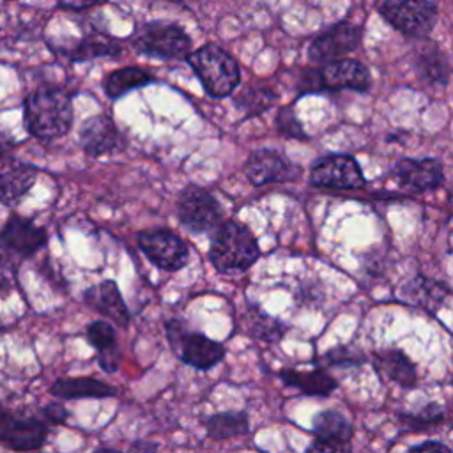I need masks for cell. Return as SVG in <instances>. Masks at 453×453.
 <instances>
[{
	"label": "cell",
	"instance_id": "1",
	"mask_svg": "<svg viewBox=\"0 0 453 453\" xmlns=\"http://www.w3.org/2000/svg\"><path fill=\"white\" fill-rule=\"evenodd\" d=\"M73 94L58 85L42 83L23 99V126L41 142L65 136L73 127Z\"/></svg>",
	"mask_w": 453,
	"mask_h": 453
},
{
	"label": "cell",
	"instance_id": "2",
	"mask_svg": "<svg viewBox=\"0 0 453 453\" xmlns=\"http://www.w3.org/2000/svg\"><path fill=\"white\" fill-rule=\"evenodd\" d=\"M260 257L257 239L248 226L237 221H223L212 235L209 260L221 274L248 271Z\"/></svg>",
	"mask_w": 453,
	"mask_h": 453
},
{
	"label": "cell",
	"instance_id": "3",
	"mask_svg": "<svg viewBox=\"0 0 453 453\" xmlns=\"http://www.w3.org/2000/svg\"><path fill=\"white\" fill-rule=\"evenodd\" d=\"M205 92L212 97L230 96L241 81L237 60L218 44H203L186 57Z\"/></svg>",
	"mask_w": 453,
	"mask_h": 453
},
{
	"label": "cell",
	"instance_id": "4",
	"mask_svg": "<svg viewBox=\"0 0 453 453\" xmlns=\"http://www.w3.org/2000/svg\"><path fill=\"white\" fill-rule=\"evenodd\" d=\"M131 46L136 53L159 60H182L191 53L189 35L170 21H145L131 34Z\"/></svg>",
	"mask_w": 453,
	"mask_h": 453
},
{
	"label": "cell",
	"instance_id": "5",
	"mask_svg": "<svg viewBox=\"0 0 453 453\" xmlns=\"http://www.w3.org/2000/svg\"><path fill=\"white\" fill-rule=\"evenodd\" d=\"M372 85L370 71L365 64L354 58H338L322 64L315 69L303 71L299 78V92L311 94L320 90H343L366 92Z\"/></svg>",
	"mask_w": 453,
	"mask_h": 453
},
{
	"label": "cell",
	"instance_id": "6",
	"mask_svg": "<svg viewBox=\"0 0 453 453\" xmlns=\"http://www.w3.org/2000/svg\"><path fill=\"white\" fill-rule=\"evenodd\" d=\"M165 329L172 350L184 365L207 372L225 359L226 352L223 343L211 340L203 333L189 331L184 320L172 319L166 322Z\"/></svg>",
	"mask_w": 453,
	"mask_h": 453
},
{
	"label": "cell",
	"instance_id": "7",
	"mask_svg": "<svg viewBox=\"0 0 453 453\" xmlns=\"http://www.w3.org/2000/svg\"><path fill=\"white\" fill-rule=\"evenodd\" d=\"M379 14L407 37H426L437 21V5L430 0H380Z\"/></svg>",
	"mask_w": 453,
	"mask_h": 453
},
{
	"label": "cell",
	"instance_id": "8",
	"mask_svg": "<svg viewBox=\"0 0 453 453\" xmlns=\"http://www.w3.org/2000/svg\"><path fill=\"white\" fill-rule=\"evenodd\" d=\"M177 218L188 232L207 234L223 223V211L209 189L189 184L179 193Z\"/></svg>",
	"mask_w": 453,
	"mask_h": 453
},
{
	"label": "cell",
	"instance_id": "9",
	"mask_svg": "<svg viewBox=\"0 0 453 453\" xmlns=\"http://www.w3.org/2000/svg\"><path fill=\"white\" fill-rule=\"evenodd\" d=\"M142 253L159 269L175 273L189 262L188 244L168 228H149L136 235Z\"/></svg>",
	"mask_w": 453,
	"mask_h": 453
},
{
	"label": "cell",
	"instance_id": "10",
	"mask_svg": "<svg viewBox=\"0 0 453 453\" xmlns=\"http://www.w3.org/2000/svg\"><path fill=\"white\" fill-rule=\"evenodd\" d=\"M359 163L347 154H331L315 161L310 170V184L315 188L356 189L365 186Z\"/></svg>",
	"mask_w": 453,
	"mask_h": 453
},
{
	"label": "cell",
	"instance_id": "11",
	"mask_svg": "<svg viewBox=\"0 0 453 453\" xmlns=\"http://www.w3.org/2000/svg\"><path fill=\"white\" fill-rule=\"evenodd\" d=\"M244 175L253 186L292 182L301 175V166L273 149H257L244 161Z\"/></svg>",
	"mask_w": 453,
	"mask_h": 453
},
{
	"label": "cell",
	"instance_id": "12",
	"mask_svg": "<svg viewBox=\"0 0 453 453\" xmlns=\"http://www.w3.org/2000/svg\"><path fill=\"white\" fill-rule=\"evenodd\" d=\"M46 242V230L19 214L12 212L0 226V250L12 258H28L35 255Z\"/></svg>",
	"mask_w": 453,
	"mask_h": 453
},
{
	"label": "cell",
	"instance_id": "13",
	"mask_svg": "<svg viewBox=\"0 0 453 453\" xmlns=\"http://www.w3.org/2000/svg\"><path fill=\"white\" fill-rule=\"evenodd\" d=\"M363 37L359 25L350 21H338L319 34L308 48V58L311 62H331L343 58L347 53L354 51Z\"/></svg>",
	"mask_w": 453,
	"mask_h": 453
},
{
	"label": "cell",
	"instance_id": "14",
	"mask_svg": "<svg viewBox=\"0 0 453 453\" xmlns=\"http://www.w3.org/2000/svg\"><path fill=\"white\" fill-rule=\"evenodd\" d=\"M48 426L37 418H25L0 409V442L14 451H34L42 446Z\"/></svg>",
	"mask_w": 453,
	"mask_h": 453
},
{
	"label": "cell",
	"instance_id": "15",
	"mask_svg": "<svg viewBox=\"0 0 453 453\" xmlns=\"http://www.w3.org/2000/svg\"><path fill=\"white\" fill-rule=\"evenodd\" d=\"M78 142L85 154L94 157L119 152L126 145V138L122 136L115 122L104 113L92 115L81 124Z\"/></svg>",
	"mask_w": 453,
	"mask_h": 453
},
{
	"label": "cell",
	"instance_id": "16",
	"mask_svg": "<svg viewBox=\"0 0 453 453\" xmlns=\"http://www.w3.org/2000/svg\"><path fill=\"white\" fill-rule=\"evenodd\" d=\"M39 168L12 156L0 157V203L14 207L37 182Z\"/></svg>",
	"mask_w": 453,
	"mask_h": 453
},
{
	"label": "cell",
	"instance_id": "17",
	"mask_svg": "<svg viewBox=\"0 0 453 453\" xmlns=\"http://www.w3.org/2000/svg\"><path fill=\"white\" fill-rule=\"evenodd\" d=\"M393 175L411 191L437 189L444 182L442 163L434 157L425 159H400L393 166Z\"/></svg>",
	"mask_w": 453,
	"mask_h": 453
},
{
	"label": "cell",
	"instance_id": "18",
	"mask_svg": "<svg viewBox=\"0 0 453 453\" xmlns=\"http://www.w3.org/2000/svg\"><path fill=\"white\" fill-rule=\"evenodd\" d=\"M83 301L88 308L110 319L119 327L126 329L129 326L131 315H129L127 304L119 290V285L113 280H104L101 283L88 287L83 292Z\"/></svg>",
	"mask_w": 453,
	"mask_h": 453
},
{
	"label": "cell",
	"instance_id": "19",
	"mask_svg": "<svg viewBox=\"0 0 453 453\" xmlns=\"http://www.w3.org/2000/svg\"><path fill=\"white\" fill-rule=\"evenodd\" d=\"M55 53L64 55L69 62H90L104 57H117L122 51L120 41L99 28H88L73 46L53 48Z\"/></svg>",
	"mask_w": 453,
	"mask_h": 453
},
{
	"label": "cell",
	"instance_id": "20",
	"mask_svg": "<svg viewBox=\"0 0 453 453\" xmlns=\"http://www.w3.org/2000/svg\"><path fill=\"white\" fill-rule=\"evenodd\" d=\"M398 296L407 304L435 313L448 301L449 287L444 281L418 274L402 285Z\"/></svg>",
	"mask_w": 453,
	"mask_h": 453
},
{
	"label": "cell",
	"instance_id": "21",
	"mask_svg": "<svg viewBox=\"0 0 453 453\" xmlns=\"http://www.w3.org/2000/svg\"><path fill=\"white\" fill-rule=\"evenodd\" d=\"M373 366L379 375L396 382L402 388H414L418 382V370L411 357L402 349H380L373 352Z\"/></svg>",
	"mask_w": 453,
	"mask_h": 453
},
{
	"label": "cell",
	"instance_id": "22",
	"mask_svg": "<svg viewBox=\"0 0 453 453\" xmlns=\"http://www.w3.org/2000/svg\"><path fill=\"white\" fill-rule=\"evenodd\" d=\"M280 377L287 388L297 389L306 396H329L336 388L338 380L326 370L317 366L315 370H281Z\"/></svg>",
	"mask_w": 453,
	"mask_h": 453
},
{
	"label": "cell",
	"instance_id": "23",
	"mask_svg": "<svg viewBox=\"0 0 453 453\" xmlns=\"http://www.w3.org/2000/svg\"><path fill=\"white\" fill-rule=\"evenodd\" d=\"M50 393L64 400L76 398H110L117 395V389L96 377H65L51 384Z\"/></svg>",
	"mask_w": 453,
	"mask_h": 453
},
{
	"label": "cell",
	"instance_id": "24",
	"mask_svg": "<svg viewBox=\"0 0 453 453\" xmlns=\"http://www.w3.org/2000/svg\"><path fill=\"white\" fill-rule=\"evenodd\" d=\"M311 432L315 439L334 442V444H350L354 437V426L350 419L338 409H326L313 416Z\"/></svg>",
	"mask_w": 453,
	"mask_h": 453
},
{
	"label": "cell",
	"instance_id": "25",
	"mask_svg": "<svg viewBox=\"0 0 453 453\" xmlns=\"http://www.w3.org/2000/svg\"><path fill=\"white\" fill-rule=\"evenodd\" d=\"M242 326L246 333L257 340L276 343L287 333V324L267 315L257 304H250L242 313Z\"/></svg>",
	"mask_w": 453,
	"mask_h": 453
},
{
	"label": "cell",
	"instance_id": "26",
	"mask_svg": "<svg viewBox=\"0 0 453 453\" xmlns=\"http://www.w3.org/2000/svg\"><path fill=\"white\" fill-rule=\"evenodd\" d=\"M203 425L209 439L223 441L248 434L250 416L246 414V411H225L209 416Z\"/></svg>",
	"mask_w": 453,
	"mask_h": 453
},
{
	"label": "cell",
	"instance_id": "27",
	"mask_svg": "<svg viewBox=\"0 0 453 453\" xmlns=\"http://www.w3.org/2000/svg\"><path fill=\"white\" fill-rule=\"evenodd\" d=\"M150 81H154V78L140 67H120V69H115V71L108 73L103 78L101 85H103L104 94L110 99H119L124 94H127L129 90L143 87Z\"/></svg>",
	"mask_w": 453,
	"mask_h": 453
},
{
	"label": "cell",
	"instance_id": "28",
	"mask_svg": "<svg viewBox=\"0 0 453 453\" xmlns=\"http://www.w3.org/2000/svg\"><path fill=\"white\" fill-rule=\"evenodd\" d=\"M416 71L418 74L432 83L446 85L449 78V65L441 48L430 44V48H423L416 57Z\"/></svg>",
	"mask_w": 453,
	"mask_h": 453
},
{
	"label": "cell",
	"instance_id": "29",
	"mask_svg": "<svg viewBox=\"0 0 453 453\" xmlns=\"http://www.w3.org/2000/svg\"><path fill=\"white\" fill-rule=\"evenodd\" d=\"M276 101L274 90L264 85H244L241 92L235 96V104L246 111V115H258L264 110L271 108V104Z\"/></svg>",
	"mask_w": 453,
	"mask_h": 453
},
{
	"label": "cell",
	"instance_id": "30",
	"mask_svg": "<svg viewBox=\"0 0 453 453\" xmlns=\"http://www.w3.org/2000/svg\"><path fill=\"white\" fill-rule=\"evenodd\" d=\"M398 418L407 430H428L444 421V411L439 403H428L418 414H400Z\"/></svg>",
	"mask_w": 453,
	"mask_h": 453
},
{
	"label": "cell",
	"instance_id": "31",
	"mask_svg": "<svg viewBox=\"0 0 453 453\" xmlns=\"http://www.w3.org/2000/svg\"><path fill=\"white\" fill-rule=\"evenodd\" d=\"M326 366L334 368H356L366 361L365 354L352 345H336L322 356Z\"/></svg>",
	"mask_w": 453,
	"mask_h": 453
},
{
	"label": "cell",
	"instance_id": "32",
	"mask_svg": "<svg viewBox=\"0 0 453 453\" xmlns=\"http://www.w3.org/2000/svg\"><path fill=\"white\" fill-rule=\"evenodd\" d=\"M87 340L88 343L97 350V352H103V350H108V349H113L117 347V333H115V327L113 324H110L108 320H94L87 326Z\"/></svg>",
	"mask_w": 453,
	"mask_h": 453
},
{
	"label": "cell",
	"instance_id": "33",
	"mask_svg": "<svg viewBox=\"0 0 453 453\" xmlns=\"http://www.w3.org/2000/svg\"><path fill=\"white\" fill-rule=\"evenodd\" d=\"M276 129L281 136H287V138H297V140L308 138L301 122L297 120L292 106L280 108L278 115H276Z\"/></svg>",
	"mask_w": 453,
	"mask_h": 453
},
{
	"label": "cell",
	"instance_id": "34",
	"mask_svg": "<svg viewBox=\"0 0 453 453\" xmlns=\"http://www.w3.org/2000/svg\"><path fill=\"white\" fill-rule=\"evenodd\" d=\"M16 287V264L4 250H0V297L9 296Z\"/></svg>",
	"mask_w": 453,
	"mask_h": 453
},
{
	"label": "cell",
	"instance_id": "35",
	"mask_svg": "<svg viewBox=\"0 0 453 453\" xmlns=\"http://www.w3.org/2000/svg\"><path fill=\"white\" fill-rule=\"evenodd\" d=\"M120 357H122V354H120V349H119V345H117V347H113V349L97 352V365L101 366L103 372L113 373V372L119 370Z\"/></svg>",
	"mask_w": 453,
	"mask_h": 453
},
{
	"label": "cell",
	"instance_id": "36",
	"mask_svg": "<svg viewBox=\"0 0 453 453\" xmlns=\"http://www.w3.org/2000/svg\"><path fill=\"white\" fill-rule=\"evenodd\" d=\"M303 453H350V444H334L320 439H313Z\"/></svg>",
	"mask_w": 453,
	"mask_h": 453
},
{
	"label": "cell",
	"instance_id": "37",
	"mask_svg": "<svg viewBox=\"0 0 453 453\" xmlns=\"http://www.w3.org/2000/svg\"><path fill=\"white\" fill-rule=\"evenodd\" d=\"M42 416L51 425H62V423L67 421L69 411L62 403L53 402V403H48V405L42 407Z\"/></svg>",
	"mask_w": 453,
	"mask_h": 453
},
{
	"label": "cell",
	"instance_id": "38",
	"mask_svg": "<svg viewBox=\"0 0 453 453\" xmlns=\"http://www.w3.org/2000/svg\"><path fill=\"white\" fill-rule=\"evenodd\" d=\"M104 2H108V0H57V5L64 11L81 12V11H88L92 7H97Z\"/></svg>",
	"mask_w": 453,
	"mask_h": 453
},
{
	"label": "cell",
	"instance_id": "39",
	"mask_svg": "<svg viewBox=\"0 0 453 453\" xmlns=\"http://www.w3.org/2000/svg\"><path fill=\"white\" fill-rule=\"evenodd\" d=\"M407 453H451V448L441 441H425L407 449Z\"/></svg>",
	"mask_w": 453,
	"mask_h": 453
},
{
	"label": "cell",
	"instance_id": "40",
	"mask_svg": "<svg viewBox=\"0 0 453 453\" xmlns=\"http://www.w3.org/2000/svg\"><path fill=\"white\" fill-rule=\"evenodd\" d=\"M129 451H131V453H156V451H157V444L149 442V441H145V439H138V441H133V442H131Z\"/></svg>",
	"mask_w": 453,
	"mask_h": 453
},
{
	"label": "cell",
	"instance_id": "41",
	"mask_svg": "<svg viewBox=\"0 0 453 453\" xmlns=\"http://www.w3.org/2000/svg\"><path fill=\"white\" fill-rule=\"evenodd\" d=\"M14 145H16V140H14L9 133H5L4 129H0V157L5 156V154H9Z\"/></svg>",
	"mask_w": 453,
	"mask_h": 453
},
{
	"label": "cell",
	"instance_id": "42",
	"mask_svg": "<svg viewBox=\"0 0 453 453\" xmlns=\"http://www.w3.org/2000/svg\"><path fill=\"white\" fill-rule=\"evenodd\" d=\"M94 453H131V451L129 449L127 451H120V449H113V448H99Z\"/></svg>",
	"mask_w": 453,
	"mask_h": 453
},
{
	"label": "cell",
	"instance_id": "43",
	"mask_svg": "<svg viewBox=\"0 0 453 453\" xmlns=\"http://www.w3.org/2000/svg\"><path fill=\"white\" fill-rule=\"evenodd\" d=\"M166 2H172V4H179V5H184V4H188L189 0H166Z\"/></svg>",
	"mask_w": 453,
	"mask_h": 453
},
{
	"label": "cell",
	"instance_id": "44",
	"mask_svg": "<svg viewBox=\"0 0 453 453\" xmlns=\"http://www.w3.org/2000/svg\"><path fill=\"white\" fill-rule=\"evenodd\" d=\"M4 2H14V0H4Z\"/></svg>",
	"mask_w": 453,
	"mask_h": 453
}]
</instances>
